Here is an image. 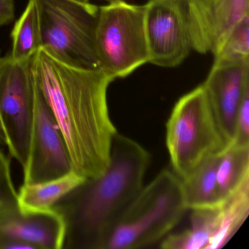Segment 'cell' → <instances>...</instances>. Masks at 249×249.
<instances>
[{"label": "cell", "mask_w": 249, "mask_h": 249, "mask_svg": "<svg viewBox=\"0 0 249 249\" xmlns=\"http://www.w3.org/2000/svg\"><path fill=\"white\" fill-rule=\"evenodd\" d=\"M33 70L65 138L72 170L86 178L100 176L117 133L107 101L113 80L103 71L68 66L41 49L33 56Z\"/></svg>", "instance_id": "cell-1"}, {"label": "cell", "mask_w": 249, "mask_h": 249, "mask_svg": "<svg viewBox=\"0 0 249 249\" xmlns=\"http://www.w3.org/2000/svg\"><path fill=\"white\" fill-rule=\"evenodd\" d=\"M151 161L146 149L115 135L105 171L86 178L53 205L65 224L64 249H103L107 237L143 187Z\"/></svg>", "instance_id": "cell-2"}, {"label": "cell", "mask_w": 249, "mask_h": 249, "mask_svg": "<svg viewBox=\"0 0 249 249\" xmlns=\"http://www.w3.org/2000/svg\"><path fill=\"white\" fill-rule=\"evenodd\" d=\"M186 211L181 179L164 169L131 202L103 249L148 247L167 237Z\"/></svg>", "instance_id": "cell-3"}, {"label": "cell", "mask_w": 249, "mask_h": 249, "mask_svg": "<svg viewBox=\"0 0 249 249\" xmlns=\"http://www.w3.org/2000/svg\"><path fill=\"white\" fill-rule=\"evenodd\" d=\"M40 49L68 66L102 71L95 46L99 7L76 0H36Z\"/></svg>", "instance_id": "cell-4"}, {"label": "cell", "mask_w": 249, "mask_h": 249, "mask_svg": "<svg viewBox=\"0 0 249 249\" xmlns=\"http://www.w3.org/2000/svg\"><path fill=\"white\" fill-rule=\"evenodd\" d=\"M166 145L173 173L180 179L227 146L202 85L175 105L166 124Z\"/></svg>", "instance_id": "cell-5"}, {"label": "cell", "mask_w": 249, "mask_h": 249, "mask_svg": "<svg viewBox=\"0 0 249 249\" xmlns=\"http://www.w3.org/2000/svg\"><path fill=\"white\" fill-rule=\"evenodd\" d=\"M95 46L102 71L113 81L148 63L145 6L110 0L99 7Z\"/></svg>", "instance_id": "cell-6"}, {"label": "cell", "mask_w": 249, "mask_h": 249, "mask_svg": "<svg viewBox=\"0 0 249 249\" xmlns=\"http://www.w3.org/2000/svg\"><path fill=\"white\" fill-rule=\"evenodd\" d=\"M33 58L0 59V143L23 170L28 162L31 146L36 84Z\"/></svg>", "instance_id": "cell-7"}, {"label": "cell", "mask_w": 249, "mask_h": 249, "mask_svg": "<svg viewBox=\"0 0 249 249\" xmlns=\"http://www.w3.org/2000/svg\"><path fill=\"white\" fill-rule=\"evenodd\" d=\"M144 6L148 62L161 68L178 66L193 50L186 0H148Z\"/></svg>", "instance_id": "cell-8"}, {"label": "cell", "mask_w": 249, "mask_h": 249, "mask_svg": "<svg viewBox=\"0 0 249 249\" xmlns=\"http://www.w3.org/2000/svg\"><path fill=\"white\" fill-rule=\"evenodd\" d=\"M72 170L65 138L36 84L31 146L28 162L23 170V183L52 180Z\"/></svg>", "instance_id": "cell-9"}, {"label": "cell", "mask_w": 249, "mask_h": 249, "mask_svg": "<svg viewBox=\"0 0 249 249\" xmlns=\"http://www.w3.org/2000/svg\"><path fill=\"white\" fill-rule=\"evenodd\" d=\"M193 50L215 54L233 27L249 15V0H186Z\"/></svg>", "instance_id": "cell-10"}, {"label": "cell", "mask_w": 249, "mask_h": 249, "mask_svg": "<svg viewBox=\"0 0 249 249\" xmlns=\"http://www.w3.org/2000/svg\"><path fill=\"white\" fill-rule=\"evenodd\" d=\"M227 145L235 135L236 119L245 92L249 89V61L213 63L202 84Z\"/></svg>", "instance_id": "cell-11"}, {"label": "cell", "mask_w": 249, "mask_h": 249, "mask_svg": "<svg viewBox=\"0 0 249 249\" xmlns=\"http://www.w3.org/2000/svg\"><path fill=\"white\" fill-rule=\"evenodd\" d=\"M65 224L53 209L23 211L19 205L0 208V240L24 242L36 249H62Z\"/></svg>", "instance_id": "cell-12"}, {"label": "cell", "mask_w": 249, "mask_h": 249, "mask_svg": "<svg viewBox=\"0 0 249 249\" xmlns=\"http://www.w3.org/2000/svg\"><path fill=\"white\" fill-rule=\"evenodd\" d=\"M219 154L207 157L189 176L181 179L183 199L187 210L215 208L224 202L216 178Z\"/></svg>", "instance_id": "cell-13"}, {"label": "cell", "mask_w": 249, "mask_h": 249, "mask_svg": "<svg viewBox=\"0 0 249 249\" xmlns=\"http://www.w3.org/2000/svg\"><path fill=\"white\" fill-rule=\"evenodd\" d=\"M219 207L191 210V227L163 239V249H212L219 230Z\"/></svg>", "instance_id": "cell-14"}, {"label": "cell", "mask_w": 249, "mask_h": 249, "mask_svg": "<svg viewBox=\"0 0 249 249\" xmlns=\"http://www.w3.org/2000/svg\"><path fill=\"white\" fill-rule=\"evenodd\" d=\"M86 178L72 170L61 177L36 183H23L18 194V204L23 211H46L79 186Z\"/></svg>", "instance_id": "cell-15"}, {"label": "cell", "mask_w": 249, "mask_h": 249, "mask_svg": "<svg viewBox=\"0 0 249 249\" xmlns=\"http://www.w3.org/2000/svg\"><path fill=\"white\" fill-rule=\"evenodd\" d=\"M216 178L224 201L249 180V145L230 144L220 153Z\"/></svg>", "instance_id": "cell-16"}, {"label": "cell", "mask_w": 249, "mask_h": 249, "mask_svg": "<svg viewBox=\"0 0 249 249\" xmlns=\"http://www.w3.org/2000/svg\"><path fill=\"white\" fill-rule=\"evenodd\" d=\"M249 214V180L219 207V230L212 249H222L243 225Z\"/></svg>", "instance_id": "cell-17"}, {"label": "cell", "mask_w": 249, "mask_h": 249, "mask_svg": "<svg viewBox=\"0 0 249 249\" xmlns=\"http://www.w3.org/2000/svg\"><path fill=\"white\" fill-rule=\"evenodd\" d=\"M13 59L23 61L31 59L40 49V27L36 0L28 4L11 33Z\"/></svg>", "instance_id": "cell-18"}, {"label": "cell", "mask_w": 249, "mask_h": 249, "mask_svg": "<svg viewBox=\"0 0 249 249\" xmlns=\"http://www.w3.org/2000/svg\"><path fill=\"white\" fill-rule=\"evenodd\" d=\"M213 56L214 63L249 61V15L233 27Z\"/></svg>", "instance_id": "cell-19"}, {"label": "cell", "mask_w": 249, "mask_h": 249, "mask_svg": "<svg viewBox=\"0 0 249 249\" xmlns=\"http://www.w3.org/2000/svg\"><path fill=\"white\" fill-rule=\"evenodd\" d=\"M18 205V194L11 175V160L0 148V208Z\"/></svg>", "instance_id": "cell-20"}, {"label": "cell", "mask_w": 249, "mask_h": 249, "mask_svg": "<svg viewBox=\"0 0 249 249\" xmlns=\"http://www.w3.org/2000/svg\"><path fill=\"white\" fill-rule=\"evenodd\" d=\"M249 145V89L245 92L237 112L235 135L231 143Z\"/></svg>", "instance_id": "cell-21"}, {"label": "cell", "mask_w": 249, "mask_h": 249, "mask_svg": "<svg viewBox=\"0 0 249 249\" xmlns=\"http://www.w3.org/2000/svg\"><path fill=\"white\" fill-rule=\"evenodd\" d=\"M14 18V0H0V27L10 24Z\"/></svg>", "instance_id": "cell-22"}, {"label": "cell", "mask_w": 249, "mask_h": 249, "mask_svg": "<svg viewBox=\"0 0 249 249\" xmlns=\"http://www.w3.org/2000/svg\"><path fill=\"white\" fill-rule=\"evenodd\" d=\"M76 1H79V2H89L90 0H76Z\"/></svg>", "instance_id": "cell-23"}, {"label": "cell", "mask_w": 249, "mask_h": 249, "mask_svg": "<svg viewBox=\"0 0 249 249\" xmlns=\"http://www.w3.org/2000/svg\"><path fill=\"white\" fill-rule=\"evenodd\" d=\"M0 59H1V56H0Z\"/></svg>", "instance_id": "cell-24"}]
</instances>
